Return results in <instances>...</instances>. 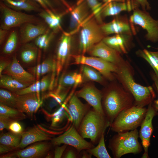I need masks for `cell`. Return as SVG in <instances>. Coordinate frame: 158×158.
Returning a JSON list of instances; mask_svg holds the SVG:
<instances>
[{
    "mask_svg": "<svg viewBox=\"0 0 158 158\" xmlns=\"http://www.w3.org/2000/svg\"><path fill=\"white\" fill-rule=\"evenodd\" d=\"M51 143L53 145L63 144L72 146L79 153L94 147L92 143L86 141L80 135L73 125L64 133L52 139Z\"/></svg>",
    "mask_w": 158,
    "mask_h": 158,
    "instance_id": "cell-10",
    "label": "cell"
},
{
    "mask_svg": "<svg viewBox=\"0 0 158 158\" xmlns=\"http://www.w3.org/2000/svg\"><path fill=\"white\" fill-rule=\"evenodd\" d=\"M0 7L1 15L0 28L8 30L27 23H41L36 16L14 11L2 3Z\"/></svg>",
    "mask_w": 158,
    "mask_h": 158,
    "instance_id": "cell-7",
    "label": "cell"
},
{
    "mask_svg": "<svg viewBox=\"0 0 158 158\" xmlns=\"http://www.w3.org/2000/svg\"><path fill=\"white\" fill-rule=\"evenodd\" d=\"M13 120L4 116L0 115V130L1 131L4 129H8L10 124Z\"/></svg>",
    "mask_w": 158,
    "mask_h": 158,
    "instance_id": "cell-46",
    "label": "cell"
},
{
    "mask_svg": "<svg viewBox=\"0 0 158 158\" xmlns=\"http://www.w3.org/2000/svg\"><path fill=\"white\" fill-rule=\"evenodd\" d=\"M118 66L116 73L117 78L125 90L133 97L134 105L144 107L152 102L156 97L153 88L137 83L133 78L131 69L125 61Z\"/></svg>",
    "mask_w": 158,
    "mask_h": 158,
    "instance_id": "cell-1",
    "label": "cell"
},
{
    "mask_svg": "<svg viewBox=\"0 0 158 158\" xmlns=\"http://www.w3.org/2000/svg\"><path fill=\"white\" fill-rule=\"evenodd\" d=\"M101 29L106 36L111 34H131V28L126 21L116 19L107 23L101 25Z\"/></svg>",
    "mask_w": 158,
    "mask_h": 158,
    "instance_id": "cell-23",
    "label": "cell"
},
{
    "mask_svg": "<svg viewBox=\"0 0 158 158\" xmlns=\"http://www.w3.org/2000/svg\"><path fill=\"white\" fill-rule=\"evenodd\" d=\"M0 77V87L13 92L28 86L9 75L4 74Z\"/></svg>",
    "mask_w": 158,
    "mask_h": 158,
    "instance_id": "cell-27",
    "label": "cell"
},
{
    "mask_svg": "<svg viewBox=\"0 0 158 158\" xmlns=\"http://www.w3.org/2000/svg\"><path fill=\"white\" fill-rule=\"evenodd\" d=\"M104 134L102 136L97 145L95 147L86 150L87 152L97 158H111L106 149L105 141Z\"/></svg>",
    "mask_w": 158,
    "mask_h": 158,
    "instance_id": "cell-31",
    "label": "cell"
},
{
    "mask_svg": "<svg viewBox=\"0 0 158 158\" xmlns=\"http://www.w3.org/2000/svg\"><path fill=\"white\" fill-rule=\"evenodd\" d=\"M80 27L79 49L80 52L83 55L106 36L101 29V25L93 16L88 18Z\"/></svg>",
    "mask_w": 158,
    "mask_h": 158,
    "instance_id": "cell-6",
    "label": "cell"
},
{
    "mask_svg": "<svg viewBox=\"0 0 158 158\" xmlns=\"http://www.w3.org/2000/svg\"><path fill=\"white\" fill-rule=\"evenodd\" d=\"M39 3L44 10L49 9L54 12L56 13L54 8L51 0H33Z\"/></svg>",
    "mask_w": 158,
    "mask_h": 158,
    "instance_id": "cell-45",
    "label": "cell"
},
{
    "mask_svg": "<svg viewBox=\"0 0 158 158\" xmlns=\"http://www.w3.org/2000/svg\"><path fill=\"white\" fill-rule=\"evenodd\" d=\"M73 57L74 64L86 65L92 67L110 80L114 79L112 73H116L118 70L116 65L99 57L86 56L83 55H73Z\"/></svg>",
    "mask_w": 158,
    "mask_h": 158,
    "instance_id": "cell-9",
    "label": "cell"
},
{
    "mask_svg": "<svg viewBox=\"0 0 158 158\" xmlns=\"http://www.w3.org/2000/svg\"><path fill=\"white\" fill-rule=\"evenodd\" d=\"M102 1L104 3H107L112 1L125 2L126 0H99Z\"/></svg>",
    "mask_w": 158,
    "mask_h": 158,
    "instance_id": "cell-54",
    "label": "cell"
},
{
    "mask_svg": "<svg viewBox=\"0 0 158 158\" xmlns=\"http://www.w3.org/2000/svg\"><path fill=\"white\" fill-rule=\"evenodd\" d=\"M150 52L158 65V51H150Z\"/></svg>",
    "mask_w": 158,
    "mask_h": 158,
    "instance_id": "cell-52",
    "label": "cell"
},
{
    "mask_svg": "<svg viewBox=\"0 0 158 158\" xmlns=\"http://www.w3.org/2000/svg\"><path fill=\"white\" fill-rule=\"evenodd\" d=\"M75 94L69 100L68 108L72 118L73 125L78 130L83 118L89 111V107L83 104Z\"/></svg>",
    "mask_w": 158,
    "mask_h": 158,
    "instance_id": "cell-20",
    "label": "cell"
},
{
    "mask_svg": "<svg viewBox=\"0 0 158 158\" xmlns=\"http://www.w3.org/2000/svg\"><path fill=\"white\" fill-rule=\"evenodd\" d=\"M110 123L105 115L93 108L90 109L82 120L78 130L84 138L90 140L93 144L98 143Z\"/></svg>",
    "mask_w": 158,
    "mask_h": 158,
    "instance_id": "cell-3",
    "label": "cell"
},
{
    "mask_svg": "<svg viewBox=\"0 0 158 158\" xmlns=\"http://www.w3.org/2000/svg\"><path fill=\"white\" fill-rule=\"evenodd\" d=\"M21 134L20 143L16 149H23L34 143L52 139L51 135L36 126L23 131Z\"/></svg>",
    "mask_w": 158,
    "mask_h": 158,
    "instance_id": "cell-21",
    "label": "cell"
},
{
    "mask_svg": "<svg viewBox=\"0 0 158 158\" xmlns=\"http://www.w3.org/2000/svg\"><path fill=\"white\" fill-rule=\"evenodd\" d=\"M104 4L101 12L102 18L116 15L123 11H130L133 8L129 1L127 3L112 1Z\"/></svg>",
    "mask_w": 158,
    "mask_h": 158,
    "instance_id": "cell-25",
    "label": "cell"
},
{
    "mask_svg": "<svg viewBox=\"0 0 158 158\" xmlns=\"http://www.w3.org/2000/svg\"><path fill=\"white\" fill-rule=\"evenodd\" d=\"M83 78L81 74L77 72L64 74L61 77L56 93H58L65 88L74 86L81 84Z\"/></svg>",
    "mask_w": 158,
    "mask_h": 158,
    "instance_id": "cell-26",
    "label": "cell"
},
{
    "mask_svg": "<svg viewBox=\"0 0 158 158\" xmlns=\"http://www.w3.org/2000/svg\"><path fill=\"white\" fill-rule=\"evenodd\" d=\"M72 34L63 32L58 43L56 52V80L70 56Z\"/></svg>",
    "mask_w": 158,
    "mask_h": 158,
    "instance_id": "cell-13",
    "label": "cell"
},
{
    "mask_svg": "<svg viewBox=\"0 0 158 158\" xmlns=\"http://www.w3.org/2000/svg\"><path fill=\"white\" fill-rule=\"evenodd\" d=\"M56 33L49 29L45 33L40 35L35 39V43L40 48L46 50L53 39Z\"/></svg>",
    "mask_w": 158,
    "mask_h": 158,
    "instance_id": "cell-33",
    "label": "cell"
},
{
    "mask_svg": "<svg viewBox=\"0 0 158 158\" xmlns=\"http://www.w3.org/2000/svg\"><path fill=\"white\" fill-rule=\"evenodd\" d=\"M68 146V145H67ZM79 152L74 147L69 145L67 146L62 155L65 158H77L80 157Z\"/></svg>",
    "mask_w": 158,
    "mask_h": 158,
    "instance_id": "cell-41",
    "label": "cell"
},
{
    "mask_svg": "<svg viewBox=\"0 0 158 158\" xmlns=\"http://www.w3.org/2000/svg\"><path fill=\"white\" fill-rule=\"evenodd\" d=\"M20 29V41L25 44L35 39L39 36L46 33L49 29L44 23H27L21 25Z\"/></svg>",
    "mask_w": 158,
    "mask_h": 158,
    "instance_id": "cell-19",
    "label": "cell"
},
{
    "mask_svg": "<svg viewBox=\"0 0 158 158\" xmlns=\"http://www.w3.org/2000/svg\"><path fill=\"white\" fill-rule=\"evenodd\" d=\"M51 78V75L49 73L42 78L40 82L41 91L42 92H44L50 89Z\"/></svg>",
    "mask_w": 158,
    "mask_h": 158,
    "instance_id": "cell-42",
    "label": "cell"
},
{
    "mask_svg": "<svg viewBox=\"0 0 158 158\" xmlns=\"http://www.w3.org/2000/svg\"><path fill=\"white\" fill-rule=\"evenodd\" d=\"M8 30L1 28L0 29V44H1L4 41Z\"/></svg>",
    "mask_w": 158,
    "mask_h": 158,
    "instance_id": "cell-50",
    "label": "cell"
},
{
    "mask_svg": "<svg viewBox=\"0 0 158 158\" xmlns=\"http://www.w3.org/2000/svg\"><path fill=\"white\" fill-rule=\"evenodd\" d=\"M9 63L3 60H1L0 62V76L2 75V73L6 68Z\"/></svg>",
    "mask_w": 158,
    "mask_h": 158,
    "instance_id": "cell-51",
    "label": "cell"
},
{
    "mask_svg": "<svg viewBox=\"0 0 158 158\" xmlns=\"http://www.w3.org/2000/svg\"><path fill=\"white\" fill-rule=\"evenodd\" d=\"M40 91H41L40 82L39 80H37L32 85L13 93L17 95H20L35 92L37 93L38 98L40 99L39 93Z\"/></svg>",
    "mask_w": 158,
    "mask_h": 158,
    "instance_id": "cell-40",
    "label": "cell"
},
{
    "mask_svg": "<svg viewBox=\"0 0 158 158\" xmlns=\"http://www.w3.org/2000/svg\"><path fill=\"white\" fill-rule=\"evenodd\" d=\"M36 73L37 79H38L41 75V64H39L37 66Z\"/></svg>",
    "mask_w": 158,
    "mask_h": 158,
    "instance_id": "cell-53",
    "label": "cell"
},
{
    "mask_svg": "<svg viewBox=\"0 0 158 158\" xmlns=\"http://www.w3.org/2000/svg\"><path fill=\"white\" fill-rule=\"evenodd\" d=\"M151 77L154 82L158 92V98L157 99L154 100L152 102V105L155 110L157 115L158 116V76L154 72H150Z\"/></svg>",
    "mask_w": 158,
    "mask_h": 158,
    "instance_id": "cell-43",
    "label": "cell"
},
{
    "mask_svg": "<svg viewBox=\"0 0 158 158\" xmlns=\"http://www.w3.org/2000/svg\"><path fill=\"white\" fill-rule=\"evenodd\" d=\"M52 144L47 142H39L23 149L0 156V158H37L47 155Z\"/></svg>",
    "mask_w": 158,
    "mask_h": 158,
    "instance_id": "cell-12",
    "label": "cell"
},
{
    "mask_svg": "<svg viewBox=\"0 0 158 158\" xmlns=\"http://www.w3.org/2000/svg\"><path fill=\"white\" fill-rule=\"evenodd\" d=\"M21 133L16 134L11 132L2 133L0 136V143L12 147L15 150L20 143Z\"/></svg>",
    "mask_w": 158,
    "mask_h": 158,
    "instance_id": "cell-30",
    "label": "cell"
},
{
    "mask_svg": "<svg viewBox=\"0 0 158 158\" xmlns=\"http://www.w3.org/2000/svg\"><path fill=\"white\" fill-rule=\"evenodd\" d=\"M102 93V109L111 125L121 111L134 105L133 97L123 87H116Z\"/></svg>",
    "mask_w": 158,
    "mask_h": 158,
    "instance_id": "cell-2",
    "label": "cell"
},
{
    "mask_svg": "<svg viewBox=\"0 0 158 158\" xmlns=\"http://www.w3.org/2000/svg\"><path fill=\"white\" fill-rule=\"evenodd\" d=\"M75 94L85 100L96 111L104 115L102 104V93L101 91L93 87L87 86L77 91Z\"/></svg>",
    "mask_w": 158,
    "mask_h": 158,
    "instance_id": "cell-18",
    "label": "cell"
},
{
    "mask_svg": "<svg viewBox=\"0 0 158 158\" xmlns=\"http://www.w3.org/2000/svg\"><path fill=\"white\" fill-rule=\"evenodd\" d=\"M82 67L83 74L85 78L88 80L101 83L103 81V78L101 73L86 65H83Z\"/></svg>",
    "mask_w": 158,
    "mask_h": 158,
    "instance_id": "cell-36",
    "label": "cell"
},
{
    "mask_svg": "<svg viewBox=\"0 0 158 158\" xmlns=\"http://www.w3.org/2000/svg\"><path fill=\"white\" fill-rule=\"evenodd\" d=\"M90 9L86 1L82 0L70 12V32L73 34L89 18Z\"/></svg>",
    "mask_w": 158,
    "mask_h": 158,
    "instance_id": "cell-16",
    "label": "cell"
},
{
    "mask_svg": "<svg viewBox=\"0 0 158 158\" xmlns=\"http://www.w3.org/2000/svg\"><path fill=\"white\" fill-rule=\"evenodd\" d=\"M110 139L108 147L114 158H120L130 153L139 154L142 146L138 140L139 132L137 129L123 132L117 133Z\"/></svg>",
    "mask_w": 158,
    "mask_h": 158,
    "instance_id": "cell-4",
    "label": "cell"
},
{
    "mask_svg": "<svg viewBox=\"0 0 158 158\" xmlns=\"http://www.w3.org/2000/svg\"><path fill=\"white\" fill-rule=\"evenodd\" d=\"M91 11L93 16L100 25L103 23L101 12L104 4L99 2V0H85Z\"/></svg>",
    "mask_w": 158,
    "mask_h": 158,
    "instance_id": "cell-34",
    "label": "cell"
},
{
    "mask_svg": "<svg viewBox=\"0 0 158 158\" xmlns=\"http://www.w3.org/2000/svg\"><path fill=\"white\" fill-rule=\"evenodd\" d=\"M20 52L22 61L26 63L32 62L36 59L38 52L37 47L31 44L24 45Z\"/></svg>",
    "mask_w": 158,
    "mask_h": 158,
    "instance_id": "cell-32",
    "label": "cell"
},
{
    "mask_svg": "<svg viewBox=\"0 0 158 158\" xmlns=\"http://www.w3.org/2000/svg\"><path fill=\"white\" fill-rule=\"evenodd\" d=\"M130 20L146 30L145 37L147 40L154 42L158 41V20L153 18L146 11L135 8L130 17Z\"/></svg>",
    "mask_w": 158,
    "mask_h": 158,
    "instance_id": "cell-8",
    "label": "cell"
},
{
    "mask_svg": "<svg viewBox=\"0 0 158 158\" xmlns=\"http://www.w3.org/2000/svg\"><path fill=\"white\" fill-rule=\"evenodd\" d=\"M8 129L11 132L16 134H20L23 132L22 126L17 121L12 122L9 125Z\"/></svg>",
    "mask_w": 158,
    "mask_h": 158,
    "instance_id": "cell-44",
    "label": "cell"
},
{
    "mask_svg": "<svg viewBox=\"0 0 158 158\" xmlns=\"http://www.w3.org/2000/svg\"><path fill=\"white\" fill-rule=\"evenodd\" d=\"M66 13V11H64L59 13L48 9L42 10L39 15L43 18L49 28L56 33L62 30L61 25V19Z\"/></svg>",
    "mask_w": 158,
    "mask_h": 158,
    "instance_id": "cell-24",
    "label": "cell"
},
{
    "mask_svg": "<svg viewBox=\"0 0 158 158\" xmlns=\"http://www.w3.org/2000/svg\"><path fill=\"white\" fill-rule=\"evenodd\" d=\"M147 108L135 106L121 111L110 126L111 130L116 133L135 130L140 126L147 111Z\"/></svg>",
    "mask_w": 158,
    "mask_h": 158,
    "instance_id": "cell-5",
    "label": "cell"
},
{
    "mask_svg": "<svg viewBox=\"0 0 158 158\" xmlns=\"http://www.w3.org/2000/svg\"><path fill=\"white\" fill-rule=\"evenodd\" d=\"M130 39L131 34L122 33L105 36L102 41L121 54L127 53Z\"/></svg>",
    "mask_w": 158,
    "mask_h": 158,
    "instance_id": "cell-22",
    "label": "cell"
},
{
    "mask_svg": "<svg viewBox=\"0 0 158 158\" xmlns=\"http://www.w3.org/2000/svg\"><path fill=\"white\" fill-rule=\"evenodd\" d=\"M145 117L141 125L139 133V138L141 139V144L144 152L141 158H149L148 149L150 145L151 135L154 130L152 121L153 118L157 115L156 111L152 105V102L148 105Z\"/></svg>",
    "mask_w": 158,
    "mask_h": 158,
    "instance_id": "cell-11",
    "label": "cell"
},
{
    "mask_svg": "<svg viewBox=\"0 0 158 158\" xmlns=\"http://www.w3.org/2000/svg\"><path fill=\"white\" fill-rule=\"evenodd\" d=\"M18 41V35L16 30H13L10 34L3 49V52L6 54L12 53L16 49Z\"/></svg>",
    "mask_w": 158,
    "mask_h": 158,
    "instance_id": "cell-37",
    "label": "cell"
},
{
    "mask_svg": "<svg viewBox=\"0 0 158 158\" xmlns=\"http://www.w3.org/2000/svg\"><path fill=\"white\" fill-rule=\"evenodd\" d=\"M41 104L40 99L35 92L16 96L15 108L25 113L31 119Z\"/></svg>",
    "mask_w": 158,
    "mask_h": 158,
    "instance_id": "cell-14",
    "label": "cell"
},
{
    "mask_svg": "<svg viewBox=\"0 0 158 158\" xmlns=\"http://www.w3.org/2000/svg\"><path fill=\"white\" fill-rule=\"evenodd\" d=\"M3 72L4 74L11 76L28 86L35 82L34 76L24 69L19 63L16 56L13 57L12 61Z\"/></svg>",
    "mask_w": 158,
    "mask_h": 158,
    "instance_id": "cell-17",
    "label": "cell"
},
{
    "mask_svg": "<svg viewBox=\"0 0 158 158\" xmlns=\"http://www.w3.org/2000/svg\"><path fill=\"white\" fill-rule=\"evenodd\" d=\"M87 52L93 56L100 58L117 66L125 61L121 54L102 40L93 46Z\"/></svg>",
    "mask_w": 158,
    "mask_h": 158,
    "instance_id": "cell-15",
    "label": "cell"
},
{
    "mask_svg": "<svg viewBox=\"0 0 158 158\" xmlns=\"http://www.w3.org/2000/svg\"><path fill=\"white\" fill-rule=\"evenodd\" d=\"M14 150V149L6 145L0 144V154H3L9 152Z\"/></svg>",
    "mask_w": 158,
    "mask_h": 158,
    "instance_id": "cell-49",
    "label": "cell"
},
{
    "mask_svg": "<svg viewBox=\"0 0 158 158\" xmlns=\"http://www.w3.org/2000/svg\"><path fill=\"white\" fill-rule=\"evenodd\" d=\"M0 115L7 117L13 121L25 119L27 116L18 109L0 103Z\"/></svg>",
    "mask_w": 158,
    "mask_h": 158,
    "instance_id": "cell-29",
    "label": "cell"
},
{
    "mask_svg": "<svg viewBox=\"0 0 158 158\" xmlns=\"http://www.w3.org/2000/svg\"><path fill=\"white\" fill-rule=\"evenodd\" d=\"M16 95L3 89L0 90V103L15 108Z\"/></svg>",
    "mask_w": 158,
    "mask_h": 158,
    "instance_id": "cell-35",
    "label": "cell"
},
{
    "mask_svg": "<svg viewBox=\"0 0 158 158\" xmlns=\"http://www.w3.org/2000/svg\"><path fill=\"white\" fill-rule=\"evenodd\" d=\"M67 145L66 144H64L60 146L57 145L54 150V157L55 158H61Z\"/></svg>",
    "mask_w": 158,
    "mask_h": 158,
    "instance_id": "cell-47",
    "label": "cell"
},
{
    "mask_svg": "<svg viewBox=\"0 0 158 158\" xmlns=\"http://www.w3.org/2000/svg\"><path fill=\"white\" fill-rule=\"evenodd\" d=\"M11 7L17 10L39 12L42 10L35 3L30 0H5Z\"/></svg>",
    "mask_w": 158,
    "mask_h": 158,
    "instance_id": "cell-28",
    "label": "cell"
},
{
    "mask_svg": "<svg viewBox=\"0 0 158 158\" xmlns=\"http://www.w3.org/2000/svg\"><path fill=\"white\" fill-rule=\"evenodd\" d=\"M135 2L140 4L143 10L150 9V4L147 0H134Z\"/></svg>",
    "mask_w": 158,
    "mask_h": 158,
    "instance_id": "cell-48",
    "label": "cell"
},
{
    "mask_svg": "<svg viewBox=\"0 0 158 158\" xmlns=\"http://www.w3.org/2000/svg\"><path fill=\"white\" fill-rule=\"evenodd\" d=\"M136 54L145 60L153 69L156 75L158 76V65L150 54V51L146 49L139 50L136 52Z\"/></svg>",
    "mask_w": 158,
    "mask_h": 158,
    "instance_id": "cell-38",
    "label": "cell"
},
{
    "mask_svg": "<svg viewBox=\"0 0 158 158\" xmlns=\"http://www.w3.org/2000/svg\"><path fill=\"white\" fill-rule=\"evenodd\" d=\"M41 75L49 73L51 72L56 71V59L48 58L41 64Z\"/></svg>",
    "mask_w": 158,
    "mask_h": 158,
    "instance_id": "cell-39",
    "label": "cell"
}]
</instances>
